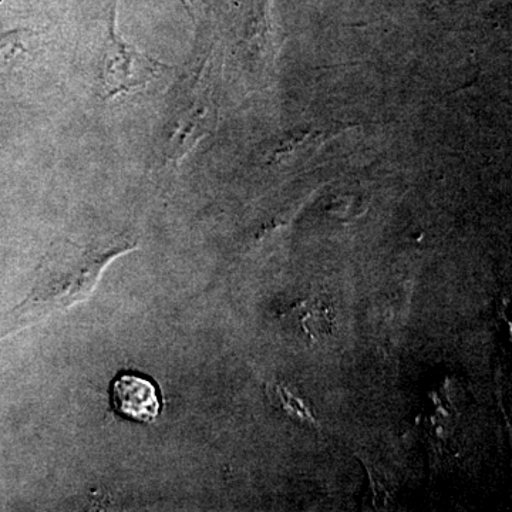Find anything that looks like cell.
Listing matches in <instances>:
<instances>
[{"label": "cell", "instance_id": "6da1fadb", "mask_svg": "<svg viewBox=\"0 0 512 512\" xmlns=\"http://www.w3.org/2000/svg\"><path fill=\"white\" fill-rule=\"evenodd\" d=\"M134 249H137L134 242L123 239L87 247L69 241L55 245L37 269L35 285L28 298L10 313L0 339L86 301L107 265Z\"/></svg>", "mask_w": 512, "mask_h": 512}, {"label": "cell", "instance_id": "7a4b0ae2", "mask_svg": "<svg viewBox=\"0 0 512 512\" xmlns=\"http://www.w3.org/2000/svg\"><path fill=\"white\" fill-rule=\"evenodd\" d=\"M117 6L111 9L109 30L101 56L99 86L103 100L138 92L168 69L164 63L141 52L121 37L117 28Z\"/></svg>", "mask_w": 512, "mask_h": 512}, {"label": "cell", "instance_id": "3957f363", "mask_svg": "<svg viewBox=\"0 0 512 512\" xmlns=\"http://www.w3.org/2000/svg\"><path fill=\"white\" fill-rule=\"evenodd\" d=\"M114 409L127 419L151 423L160 413V399L153 382L136 375H121L111 387Z\"/></svg>", "mask_w": 512, "mask_h": 512}, {"label": "cell", "instance_id": "277c9868", "mask_svg": "<svg viewBox=\"0 0 512 512\" xmlns=\"http://www.w3.org/2000/svg\"><path fill=\"white\" fill-rule=\"evenodd\" d=\"M288 318L292 325L301 330L303 336L318 342L332 333L335 319L329 305L319 299H308L289 309Z\"/></svg>", "mask_w": 512, "mask_h": 512}, {"label": "cell", "instance_id": "5b68a950", "mask_svg": "<svg viewBox=\"0 0 512 512\" xmlns=\"http://www.w3.org/2000/svg\"><path fill=\"white\" fill-rule=\"evenodd\" d=\"M278 396L281 397L285 409L288 410V413L291 414V416L298 417V419L301 420L315 421L312 414L309 413V410L303 406L302 400L296 399L291 392H288L286 389H282V387H278Z\"/></svg>", "mask_w": 512, "mask_h": 512}]
</instances>
